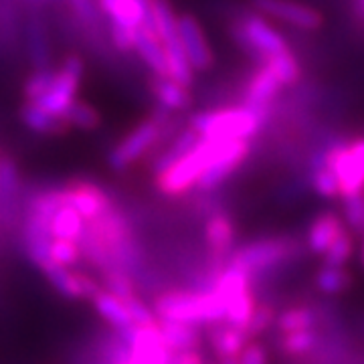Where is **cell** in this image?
<instances>
[{"mask_svg": "<svg viewBox=\"0 0 364 364\" xmlns=\"http://www.w3.org/2000/svg\"><path fill=\"white\" fill-rule=\"evenodd\" d=\"M79 245L83 257L102 273L112 269L130 273L138 261V249L132 239L130 223L116 207L109 208L100 219L87 223Z\"/></svg>", "mask_w": 364, "mask_h": 364, "instance_id": "1", "label": "cell"}, {"mask_svg": "<svg viewBox=\"0 0 364 364\" xmlns=\"http://www.w3.org/2000/svg\"><path fill=\"white\" fill-rule=\"evenodd\" d=\"M158 320L182 324H221L227 318L225 299L213 289H168L160 294L152 306Z\"/></svg>", "mask_w": 364, "mask_h": 364, "instance_id": "2", "label": "cell"}, {"mask_svg": "<svg viewBox=\"0 0 364 364\" xmlns=\"http://www.w3.org/2000/svg\"><path fill=\"white\" fill-rule=\"evenodd\" d=\"M267 116L251 109L247 105H233V107H219L196 112L191 117L188 126L208 140H251L263 128Z\"/></svg>", "mask_w": 364, "mask_h": 364, "instance_id": "3", "label": "cell"}, {"mask_svg": "<svg viewBox=\"0 0 364 364\" xmlns=\"http://www.w3.org/2000/svg\"><path fill=\"white\" fill-rule=\"evenodd\" d=\"M312 166H328L336 174L340 198L364 195V138L326 146L312 158Z\"/></svg>", "mask_w": 364, "mask_h": 364, "instance_id": "4", "label": "cell"}, {"mask_svg": "<svg viewBox=\"0 0 364 364\" xmlns=\"http://www.w3.org/2000/svg\"><path fill=\"white\" fill-rule=\"evenodd\" d=\"M219 142L221 140L200 138L181 160H176L172 166L154 176L158 191L166 196H181L195 188L200 176L207 172Z\"/></svg>", "mask_w": 364, "mask_h": 364, "instance_id": "5", "label": "cell"}, {"mask_svg": "<svg viewBox=\"0 0 364 364\" xmlns=\"http://www.w3.org/2000/svg\"><path fill=\"white\" fill-rule=\"evenodd\" d=\"M231 37L243 49L245 55L265 63L275 55L289 51L286 37L269 25V18L259 13H247L239 16L231 26Z\"/></svg>", "mask_w": 364, "mask_h": 364, "instance_id": "6", "label": "cell"}, {"mask_svg": "<svg viewBox=\"0 0 364 364\" xmlns=\"http://www.w3.org/2000/svg\"><path fill=\"white\" fill-rule=\"evenodd\" d=\"M168 117L170 112L158 107V112H154L152 117L138 124L109 152V156H107L109 168H114L116 172H124L126 168H130L132 164H136L140 158H144V154H148L152 148H156L158 144L162 142V134H164V126L168 124Z\"/></svg>", "mask_w": 364, "mask_h": 364, "instance_id": "7", "label": "cell"}, {"mask_svg": "<svg viewBox=\"0 0 364 364\" xmlns=\"http://www.w3.org/2000/svg\"><path fill=\"white\" fill-rule=\"evenodd\" d=\"M296 251V245L286 237H267L251 241L241 249H237L229 257V265L243 269L249 275L272 269L275 265L287 261Z\"/></svg>", "mask_w": 364, "mask_h": 364, "instance_id": "8", "label": "cell"}, {"mask_svg": "<svg viewBox=\"0 0 364 364\" xmlns=\"http://www.w3.org/2000/svg\"><path fill=\"white\" fill-rule=\"evenodd\" d=\"M83 75V61L77 55H69L63 65L59 67V71H55V77L49 91L33 104H37L41 109H45L47 114L63 119L67 109L75 102L77 95L79 81Z\"/></svg>", "mask_w": 364, "mask_h": 364, "instance_id": "9", "label": "cell"}, {"mask_svg": "<svg viewBox=\"0 0 364 364\" xmlns=\"http://www.w3.org/2000/svg\"><path fill=\"white\" fill-rule=\"evenodd\" d=\"M249 150L251 148H249L247 140H221L217 146L215 156L208 164L207 172L200 176L196 188L203 193H208V191H215L217 186H221L223 182L245 162Z\"/></svg>", "mask_w": 364, "mask_h": 364, "instance_id": "10", "label": "cell"}, {"mask_svg": "<svg viewBox=\"0 0 364 364\" xmlns=\"http://www.w3.org/2000/svg\"><path fill=\"white\" fill-rule=\"evenodd\" d=\"M251 6L255 13L291 25L299 31H318L324 23V16L314 6L298 0H251Z\"/></svg>", "mask_w": 364, "mask_h": 364, "instance_id": "11", "label": "cell"}, {"mask_svg": "<svg viewBox=\"0 0 364 364\" xmlns=\"http://www.w3.org/2000/svg\"><path fill=\"white\" fill-rule=\"evenodd\" d=\"M65 191V200L69 207H73L79 215L85 219V223L95 221L102 215H105L109 208L116 205L112 203L109 195L105 193L102 186L90 181H75L63 186Z\"/></svg>", "mask_w": 364, "mask_h": 364, "instance_id": "12", "label": "cell"}, {"mask_svg": "<svg viewBox=\"0 0 364 364\" xmlns=\"http://www.w3.org/2000/svg\"><path fill=\"white\" fill-rule=\"evenodd\" d=\"M43 275L55 287V291L67 299H91L102 287L97 279H93L87 273L75 272L73 267L51 265L43 272Z\"/></svg>", "mask_w": 364, "mask_h": 364, "instance_id": "13", "label": "cell"}, {"mask_svg": "<svg viewBox=\"0 0 364 364\" xmlns=\"http://www.w3.org/2000/svg\"><path fill=\"white\" fill-rule=\"evenodd\" d=\"M97 4L100 11L109 18V25L122 26L128 31L148 26L150 31H154V11L146 9L142 0H97Z\"/></svg>", "mask_w": 364, "mask_h": 364, "instance_id": "14", "label": "cell"}, {"mask_svg": "<svg viewBox=\"0 0 364 364\" xmlns=\"http://www.w3.org/2000/svg\"><path fill=\"white\" fill-rule=\"evenodd\" d=\"M282 90H284V85L279 83V79L275 77V73H273L272 69L265 63H259V67L255 69V73L245 83L243 105L259 112L263 116H269L273 102H275V97L279 95Z\"/></svg>", "mask_w": 364, "mask_h": 364, "instance_id": "15", "label": "cell"}, {"mask_svg": "<svg viewBox=\"0 0 364 364\" xmlns=\"http://www.w3.org/2000/svg\"><path fill=\"white\" fill-rule=\"evenodd\" d=\"M178 33H181L182 49L186 53L188 61L195 71L205 73L213 67V51L208 47L207 37L203 33V26L198 25L193 14H182L178 18Z\"/></svg>", "mask_w": 364, "mask_h": 364, "instance_id": "16", "label": "cell"}, {"mask_svg": "<svg viewBox=\"0 0 364 364\" xmlns=\"http://www.w3.org/2000/svg\"><path fill=\"white\" fill-rule=\"evenodd\" d=\"M235 235H237L235 225L227 213H213L205 223V239H207L210 257L215 261V265H219L217 272L221 269V265H227V261L231 257Z\"/></svg>", "mask_w": 364, "mask_h": 364, "instance_id": "17", "label": "cell"}, {"mask_svg": "<svg viewBox=\"0 0 364 364\" xmlns=\"http://www.w3.org/2000/svg\"><path fill=\"white\" fill-rule=\"evenodd\" d=\"M346 231V223L340 215L326 210L320 213L308 229V247L314 255H324L330 245Z\"/></svg>", "mask_w": 364, "mask_h": 364, "instance_id": "18", "label": "cell"}, {"mask_svg": "<svg viewBox=\"0 0 364 364\" xmlns=\"http://www.w3.org/2000/svg\"><path fill=\"white\" fill-rule=\"evenodd\" d=\"M91 304H93L95 312L102 316V320H105L117 332H126L132 326H136L132 320L128 301L116 296V294H112L104 286L100 287V291L91 298Z\"/></svg>", "mask_w": 364, "mask_h": 364, "instance_id": "19", "label": "cell"}, {"mask_svg": "<svg viewBox=\"0 0 364 364\" xmlns=\"http://www.w3.org/2000/svg\"><path fill=\"white\" fill-rule=\"evenodd\" d=\"M134 51L140 55L148 69L156 75V77H168V69H166V53L164 45L154 31H150L148 26H140L136 31V45Z\"/></svg>", "mask_w": 364, "mask_h": 364, "instance_id": "20", "label": "cell"}, {"mask_svg": "<svg viewBox=\"0 0 364 364\" xmlns=\"http://www.w3.org/2000/svg\"><path fill=\"white\" fill-rule=\"evenodd\" d=\"M208 342H210L213 352L217 354V358L223 360V358H235V356H239L241 352L245 350V346H247L251 340H249L245 330L235 328V326L223 324L215 326L208 332Z\"/></svg>", "mask_w": 364, "mask_h": 364, "instance_id": "21", "label": "cell"}, {"mask_svg": "<svg viewBox=\"0 0 364 364\" xmlns=\"http://www.w3.org/2000/svg\"><path fill=\"white\" fill-rule=\"evenodd\" d=\"M221 298L225 299V306H227L225 324L245 330L249 322H251V318L257 312V306H259L255 296H253V291H251V286L231 291V294L221 296Z\"/></svg>", "mask_w": 364, "mask_h": 364, "instance_id": "22", "label": "cell"}, {"mask_svg": "<svg viewBox=\"0 0 364 364\" xmlns=\"http://www.w3.org/2000/svg\"><path fill=\"white\" fill-rule=\"evenodd\" d=\"M152 91L156 95L158 105L166 112H184L193 105L191 90L170 77H156L152 83Z\"/></svg>", "mask_w": 364, "mask_h": 364, "instance_id": "23", "label": "cell"}, {"mask_svg": "<svg viewBox=\"0 0 364 364\" xmlns=\"http://www.w3.org/2000/svg\"><path fill=\"white\" fill-rule=\"evenodd\" d=\"M87 229L85 219L77 210L69 205H63L51 219V239H67V241H77L81 243L83 235Z\"/></svg>", "mask_w": 364, "mask_h": 364, "instance_id": "24", "label": "cell"}, {"mask_svg": "<svg viewBox=\"0 0 364 364\" xmlns=\"http://www.w3.org/2000/svg\"><path fill=\"white\" fill-rule=\"evenodd\" d=\"M160 330L164 334V340L172 352L196 350L200 344V334L193 324H182V322H168V320H158Z\"/></svg>", "mask_w": 364, "mask_h": 364, "instance_id": "25", "label": "cell"}, {"mask_svg": "<svg viewBox=\"0 0 364 364\" xmlns=\"http://www.w3.org/2000/svg\"><path fill=\"white\" fill-rule=\"evenodd\" d=\"M198 140H200V136H198L191 126H186L181 134H176L174 140H172V142L162 150V154H158L156 160H154V176L160 174V172H164L168 166H172L176 160H181Z\"/></svg>", "mask_w": 364, "mask_h": 364, "instance_id": "26", "label": "cell"}, {"mask_svg": "<svg viewBox=\"0 0 364 364\" xmlns=\"http://www.w3.org/2000/svg\"><path fill=\"white\" fill-rule=\"evenodd\" d=\"M21 119L25 122L28 130L37 132V134H63L67 130V124L63 119L47 114L33 102H26L21 107Z\"/></svg>", "mask_w": 364, "mask_h": 364, "instance_id": "27", "label": "cell"}, {"mask_svg": "<svg viewBox=\"0 0 364 364\" xmlns=\"http://www.w3.org/2000/svg\"><path fill=\"white\" fill-rule=\"evenodd\" d=\"M316 324V316L310 308H287L284 312L275 318V328L282 334H294V332H301V330H312Z\"/></svg>", "mask_w": 364, "mask_h": 364, "instance_id": "28", "label": "cell"}, {"mask_svg": "<svg viewBox=\"0 0 364 364\" xmlns=\"http://www.w3.org/2000/svg\"><path fill=\"white\" fill-rule=\"evenodd\" d=\"M265 65L272 69L275 73V77L279 79V83L284 87H289V85H296L301 77V65H299L298 57L291 53V49L282 55H275L272 59L265 61Z\"/></svg>", "mask_w": 364, "mask_h": 364, "instance_id": "29", "label": "cell"}, {"mask_svg": "<svg viewBox=\"0 0 364 364\" xmlns=\"http://www.w3.org/2000/svg\"><path fill=\"white\" fill-rule=\"evenodd\" d=\"M316 286L328 296H338V294L346 291L352 286V277L344 267L322 265V269L316 275Z\"/></svg>", "mask_w": 364, "mask_h": 364, "instance_id": "30", "label": "cell"}, {"mask_svg": "<svg viewBox=\"0 0 364 364\" xmlns=\"http://www.w3.org/2000/svg\"><path fill=\"white\" fill-rule=\"evenodd\" d=\"M320 342V336L312 330H301L294 334H282L279 336V348L287 356H306L312 352Z\"/></svg>", "mask_w": 364, "mask_h": 364, "instance_id": "31", "label": "cell"}, {"mask_svg": "<svg viewBox=\"0 0 364 364\" xmlns=\"http://www.w3.org/2000/svg\"><path fill=\"white\" fill-rule=\"evenodd\" d=\"M18 195V170L11 158H0V207H13Z\"/></svg>", "mask_w": 364, "mask_h": 364, "instance_id": "32", "label": "cell"}, {"mask_svg": "<svg viewBox=\"0 0 364 364\" xmlns=\"http://www.w3.org/2000/svg\"><path fill=\"white\" fill-rule=\"evenodd\" d=\"M49 259H51L53 265H59V267H75L79 261L83 259V251H81V245L77 241L51 239Z\"/></svg>", "mask_w": 364, "mask_h": 364, "instance_id": "33", "label": "cell"}, {"mask_svg": "<svg viewBox=\"0 0 364 364\" xmlns=\"http://www.w3.org/2000/svg\"><path fill=\"white\" fill-rule=\"evenodd\" d=\"M100 119L102 117L93 105H90L87 102H77V100L71 104L63 117L67 126H75L79 130H95L100 126Z\"/></svg>", "mask_w": 364, "mask_h": 364, "instance_id": "34", "label": "cell"}, {"mask_svg": "<svg viewBox=\"0 0 364 364\" xmlns=\"http://www.w3.org/2000/svg\"><path fill=\"white\" fill-rule=\"evenodd\" d=\"M352 255H354V235L346 229L330 245V249L326 251L322 257H324V265H328V267H344L350 261Z\"/></svg>", "mask_w": 364, "mask_h": 364, "instance_id": "35", "label": "cell"}, {"mask_svg": "<svg viewBox=\"0 0 364 364\" xmlns=\"http://www.w3.org/2000/svg\"><path fill=\"white\" fill-rule=\"evenodd\" d=\"M310 184L316 191V195H320L322 198H338L340 196L338 178L328 166H312Z\"/></svg>", "mask_w": 364, "mask_h": 364, "instance_id": "36", "label": "cell"}, {"mask_svg": "<svg viewBox=\"0 0 364 364\" xmlns=\"http://www.w3.org/2000/svg\"><path fill=\"white\" fill-rule=\"evenodd\" d=\"M342 213L344 223L348 225L350 231L363 233L364 225V195H352L342 198Z\"/></svg>", "mask_w": 364, "mask_h": 364, "instance_id": "37", "label": "cell"}, {"mask_svg": "<svg viewBox=\"0 0 364 364\" xmlns=\"http://www.w3.org/2000/svg\"><path fill=\"white\" fill-rule=\"evenodd\" d=\"M53 77H55V71L51 69H47V67H43V69H37L31 77L26 79L25 83V95L28 102H37L41 100L49 87H51Z\"/></svg>", "mask_w": 364, "mask_h": 364, "instance_id": "38", "label": "cell"}, {"mask_svg": "<svg viewBox=\"0 0 364 364\" xmlns=\"http://www.w3.org/2000/svg\"><path fill=\"white\" fill-rule=\"evenodd\" d=\"M275 310H273L269 304H259L257 306V312H255V316L251 318V322H249V326L245 328V332H247L249 340L253 342V340L257 338V336H261L263 332H267L272 326H275Z\"/></svg>", "mask_w": 364, "mask_h": 364, "instance_id": "39", "label": "cell"}, {"mask_svg": "<svg viewBox=\"0 0 364 364\" xmlns=\"http://www.w3.org/2000/svg\"><path fill=\"white\" fill-rule=\"evenodd\" d=\"M71 11L79 18V23L85 26L100 25V13H97V0H69Z\"/></svg>", "mask_w": 364, "mask_h": 364, "instance_id": "40", "label": "cell"}, {"mask_svg": "<svg viewBox=\"0 0 364 364\" xmlns=\"http://www.w3.org/2000/svg\"><path fill=\"white\" fill-rule=\"evenodd\" d=\"M109 35H112V43H114V47H116L117 51H134V45H136V31H128V28H122V26L109 25Z\"/></svg>", "mask_w": 364, "mask_h": 364, "instance_id": "41", "label": "cell"}, {"mask_svg": "<svg viewBox=\"0 0 364 364\" xmlns=\"http://www.w3.org/2000/svg\"><path fill=\"white\" fill-rule=\"evenodd\" d=\"M241 364H267V352L257 342H249L245 350L239 354Z\"/></svg>", "mask_w": 364, "mask_h": 364, "instance_id": "42", "label": "cell"}, {"mask_svg": "<svg viewBox=\"0 0 364 364\" xmlns=\"http://www.w3.org/2000/svg\"><path fill=\"white\" fill-rule=\"evenodd\" d=\"M170 364H205L203 356L196 350H186V352H174L172 356V363Z\"/></svg>", "mask_w": 364, "mask_h": 364, "instance_id": "43", "label": "cell"}, {"mask_svg": "<svg viewBox=\"0 0 364 364\" xmlns=\"http://www.w3.org/2000/svg\"><path fill=\"white\" fill-rule=\"evenodd\" d=\"M356 13L360 18H364V0H356Z\"/></svg>", "mask_w": 364, "mask_h": 364, "instance_id": "44", "label": "cell"}, {"mask_svg": "<svg viewBox=\"0 0 364 364\" xmlns=\"http://www.w3.org/2000/svg\"><path fill=\"white\" fill-rule=\"evenodd\" d=\"M219 364H241V363H239V356H235V358H223V360H219Z\"/></svg>", "mask_w": 364, "mask_h": 364, "instance_id": "45", "label": "cell"}, {"mask_svg": "<svg viewBox=\"0 0 364 364\" xmlns=\"http://www.w3.org/2000/svg\"><path fill=\"white\" fill-rule=\"evenodd\" d=\"M360 259H363L364 263V241H363V247H360Z\"/></svg>", "mask_w": 364, "mask_h": 364, "instance_id": "46", "label": "cell"}]
</instances>
